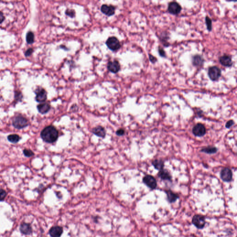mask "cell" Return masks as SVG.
I'll list each match as a JSON object with an SVG mask.
<instances>
[{
	"label": "cell",
	"mask_w": 237,
	"mask_h": 237,
	"mask_svg": "<svg viewBox=\"0 0 237 237\" xmlns=\"http://www.w3.org/2000/svg\"><path fill=\"white\" fill-rule=\"evenodd\" d=\"M41 136L44 141L47 143H52L58 138V132L54 126H49L42 131Z\"/></svg>",
	"instance_id": "obj_1"
},
{
	"label": "cell",
	"mask_w": 237,
	"mask_h": 237,
	"mask_svg": "<svg viewBox=\"0 0 237 237\" xmlns=\"http://www.w3.org/2000/svg\"><path fill=\"white\" fill-rule=\"evenodd\" d=\"M27 120L21 116H17L13 120V126L14 128L18 129L24 128L28 126Z\"/></svg>",
	"instance_id": "obj_2"
},
{
	"label": "cell",
	"mask_w": 237,
	"mask_h": 237,
	"mask_svg": "<svg viewBox=\"0 0 237 237\" xmlns=\"http://www.w3.org/2000/svg\"><path fill=\"white\" fill-rule=\"evenodd\" d=\"M221 75V71L220 68L216 66L209 68L208 71V76L213 81L218 80Z\"/></svg>",
	"instance_id": "obj_3"
},
{
	"label": "cell",
	"mask_w": 237,
	"mask_h": 237,
	"mask_svg": "<svg viewBox=\"0 0 237 237\" xmlns=\"http://www.w3.org/2000/svg\"><path fill=\"white\" fill-rule=\"evenodd\" d=\"M106 45L110 50L113 51H117L120 47V43L115 37L109 38L106 41Z\"/></svg>",
	"instance_id": "obj_4"
},
{
	"label": "cell",
	"mask_w": 237,
	"mask_h": 237,
	"mask_svg": "<svg viewBox=\"0 0 237 237\" xmlns=\"http://www.w3.org/2000/svg\"><path fill=\"white\" fill-rule=\"evenodd\" d=\"M168 10L170 14L173 15H177L181 11L182 7L177 2L172 1L169 3Z\"/></svg>",
	"instance_id": "obj_5"
},
{
	"label": "cell",
	"mask_w": 237,
	"mask_h": 237,
	"mask_svg": "<svg viewBox=\"0 0 237 237\" xmlns=\"http://www.w3.org/2000/svg\"><path fill=\"white\" fill-rule=\"evenodd\" d=\"M192 222L196 227L202 229L205 226V218L201 215H196L193 218Z\"/></svg>",
	"instance_id": "obj_6"
},
{
	"label": "cell",
	"mask_w": 237,
	"mask_h": 237,
	"mask_svg": "<svg viewBox=\"0 0 237 237\" xmlns=\"http://www.w3.org/2000/svg\"><path fill=\"white\" fill-rule=\"evenodd\" d=\"M193 133L198 137L203 136L206 133V129L204 126L201 123H198L193 128Z\"/></svg>",
	"instance_id": "obj_7"
},
{
	"label": "cell",
	"mask_w": 237,
	"mask_h": 237,
	"mask_svg": "<svg viewBox=\"0 0 237 237\" xmlns=\"http://www.w3.org/2000/svg\"><path fill=\"white\" fill-rule=\"evenodd\" d=\"M143 182L147 186L152 190L155 189L157 186L156 180L153 176L151 175H147L143 178Z\"/></svg>",
	"instance_id": "obj_8"
},
{
	"label": "cell",
	"mask_w": 237,
	"mask_h": 237,
	"mask_svg": "<svg viewBox=\"0 0 237 237\" xmlns=\"http://www.w3.org/2000/svg\"><path fill=\"white\" fill-rule=\"evenodd\" d=\"M221 177L224 181L229 182L233 178V173L229 168H225L221 171Z\"/></svg>",
	"instance_id": "obj_9"
},
{
	"label": "cell",
	"mask_w": 237,
	"mask_h": 237,
	"mask_svg": "<svg viewBox=\"0 0 237 237\" xmlns=\"http://www.w3.org/2000/svg\"><path fill=\"white\" fill-rule=\"evenodd\" d=\"M219 61L223 66L227 67L232 66L233 64L232 58L229 55H224L220 57Z\"/></svg>",
	"instance_id": "obj_10"
},
{
	"label": "cell",
	"mask_w": 237,
	"mask_h": 237,
	"mask_svg": "<svg viewBox=\"0 0 237 237\" xmlns=\"http://www.w3.org/2000/svg\"><path fill=\"white\" fill-rule=\"evenodd\" d=\"M120 66L118 61L114 60L113 62H109L108 63V69L110 72L116 73L120 69Z\"/></svg>",
	"instance_id": "obj_11"
},
{
	"label": "cell",
	"mask_w": 237,
	"mask_h": 237,
	"mask_svg": "<svg viewBox=\"0 0 237 237\" xmlns=\"http://www.w3.org/2000/svg\"><path fill=\"white\" fill-rule=\"evenodd\" d=\"M100 10L102 13L108 16H113L115 13V8L112 6L103 5Z\"/></svg>",
	"instance_id": "obj_12"
},
{
	"label": "cell",
	"mask_w": 237,
	"mask_h": 237,
	"mask_svg": "<svg viewBox=\"0 0 237 237\" xmlns=\"http://www.w3.org/2000/svg\"><path fill=\"white\" fill-rule=\"evenodd\" d=\"M63 232V229L62 227L56 226L51 228L49 231V233L52 237H60Z\"/></svg>",
	"instance_id": "obj_13"
},
{
	"label": "cell",
	"mask_w": 237,
	"mask_h": 237,
	"mask_svg": "<svg viewBox=\"0 0 237 237\" xmlns=\"http://www.w3.org/2000/svg\"><path fill=\"white\" fill-rule=\"evenodd\" d=\"M192 62L195 66L201 67L202 66L204 63V59L201 55L197 54L192 57Z\"/></svg>",
	"instance_id": "obj_14"
},
{
	"label": "cell",
	"mask_w": 237,
	"mask_h": 237,
	"mask_svg": "<svg viewBox=\"0 0 237 237\" xmlns=\"http://www.w3.org/2000/svg\"><path fill=\"white\" fill-rule=\"evenodd\" d=\"M36 100L38 103H43L47 99V93L45 89H42L38 92L36 96Z\"/></svg>",
	"instance_id": "obj_15"
},
{
	"label": "cell",
	"mask_w": 237,
	"mask_h": 237,
	"mask_svg": "<svg viewBox=\"0 0 237 237\" xmlns=\"http://www.w3.org/2000/svg\"><path fill=\"white\" fill-rule=\"evenodd\" d=\"M20 230L22 233L26 235L31 234L32 232L31 227L28 224L23 223L21 225Z\"/></svg>",
	"instance_id": "obj_16"
},
{
	"label": "cell",
	"mask_w": 237,
	"mask_h": 237,
	"mask_svg": "<svg viewBox=\"0 0 237 237\" xmlns=\"http://www.w3.org/2000/svg\"><path fill=\"white\" fill-rule=\"evenodd\" d=\"M37 109L39 113L41 114H45L50 110L51 106L48 103L41 104L38 105Z\"/></svg>",
	"instance_id": "obj_17"
},
{
	"label": "cell",
	"mask_w": 237,
	"mask_h": 237,
	"mask_svg": "<svg viewBox=\"0 0 237 237\" xmlns=\"http://www.w3.org/2000/svg\"><path fill=\"white\" fill-rule=\"evenodd\" d=\"M92 132L96 135L100 137H102V138L104 137L106 135L104 129L102 126H97L96 128H94L93 129Z\"/></svg>",
	"instance_id": "obj_18"
},
{
	"label": "cell",
	"mask_w": 237,
	"mask_h": 237,
	"mask_svg": "<svg viewBox=\"0 0 237 237\" xmlns=\"http://www.w3.org/2000/svg\"><path fill=\"white\" fill-rule=\"evenodd\" d=\"M158 176L159 177H160L162 179H163V180H167L169 181H171V176L170 173L166 170H165L164 169L160 170L159 173H158Z\"/></svg>",
	"instance_id": "obj_19"
},
{
	"label": "cell",
	"mask_w": 237,
	"mask_h": 237,
	"mask_svg": "<svg viewBox=\"0 0 237 237\" xmlns=\"http://www.w3.org/2000/svg\"><path fill=\"white\" fill-rule=\"evenodd\" d=\"M152 165L157 170H161L164 169V162L162 160L156 159L152 162Z\"/></svg>",
	"instance_id": "obj_20"
},
{
	"label": "cell",
	"mask_w": 237,
	"mask_h": 237,
	"mask_svg": "<svg viewBox=\"0 0 237 237\" xmlns=\"http://www.w3.org/2000/svg\"><path fill=\"white\" fill-rule=\"evenodd\" d=\"M166 193L167 195L168 200L171 202H175L178 198V196L176 194H174V193L172 192L171 191H167Z\"/></svg>",
	"instance_id": "obj_21"
},
{
	"label": "cell",
	"mask_w": 237,
	"mask_h": 237,
	"mask_svg": "<svg viewBox=\"0 0 237 237\" xmlns=\"http://www.w3.org/2000/svg\"><path fill=\"white\" fill-rule=\"evenodd\" d=\"M7 138L8 141L12 143H17L21 139L20 136L17 134L10 135L7 136Z\"/></svg>",
	"instance_id": "obj_22"
},
{
	"label": "cell",
	"mask_w": 237,
	"mask_h": 237,
	"mask_svg": "<svg viewBox=\"0 0 237 237\" xmlns=\"http://www.w3.org/2000/svg\"><path fill=\"white\" fill-rule=\"evenodd\" d=\"M201 151L202 152L208 153V154H213V153H216L217 151V149L215 147L208 146V147H205V148L202 149Z\"/></svg>",
	"instance_id": "obj_23"
},
{
	"label": "cell",
	"mask_w": 237,
	"mask_h": 237,
	"mask_svg": "<svg viewBox=\"0 0 237 237\" xmlns=\"http://www.w3.org/2000/svg\"><path fill=\"white\" fill-rule=\"evenodd\" d=\"M26 40L27 43L29 44H32L34 41V35L32 32H29L27 34Z\"/></svg>",
	"instance_id": "obj_24"
},
{
	"label": "cell",
	"mask_w": 237,
	"mask_h": 237,
	"mask_svg": "<svg viewBox=\"0 0 237 237\" xmlns=\"http://www.w3.org/2000/svg\"><path fill=\"white\" fill-rule=\"evenodd\" d=\"M205 21H206V26L207 27V29L209 31H211L212 29V20H211L209 17H206V19H205Z\"/></svg>",
	"instance_id": "obj_25"
},
{
	"label": "cell",
	"mask_w": 237,
	"mask_h": 237,
	"mask_svg": "<svg viewBox=\"0 0 237 237\" xmlns=\"http://www.w3.org/2000/svg\"><path fill=\"white\" fill-rule=\"evenodd\" d=\"M23 153L24 155L27 157H31L33 156L34 154L33 151L29 149H25L23 150Z\"/></svg>",
	"instance_id": "obj_26"
},
{
	"label": "cell",
	"mask_w": 237,
	"mask_h": 237,
	"mask_svg": "<svg viewBox=\"0 0 237 237\" xmlns=\"http://www.w3.org/2000/svg\"><path fill=\"white\" fill-rule=\"evenodd\" d=\"M7 193L4 190L0 188V201H2L5 198Z\"/></svg>",
	"instance_id": "obj_27"
},
{
	"label": "cell",
	"mask_w": 237,
	"mask_h": 237,
	"mask_svg": "<svg viewBox=\"0 0 237 237\" xmlns=\"http://www.w3.org/2000/svg\"><path fill=\"white\" fill-rule=\"evenodd\" d=\"M149 59L150 60L151 62L153 63H155L157 61V59L154 56H153V55H151V54H149Z\"/></svg>",
	"instance_id": "obj_28"
},
{
	"label": "cell",
	"mask_w": 237,
	"mask_h": 237,
	"mask_svg": "<svg viewBox=\"0 0 237 237\" xmlns=\"http://www.w3.org/2000/svg\"><path fill=\"white\" fill-rule=\"evenodd\" d=\"M159 54L160 55L161 57H166V53L165 52V51L163 50V49H162L161 48H159Z\"/></svg>",
	"instance_id": "obj_29"
},
{
	"label": "cell",
	"mask_w": 237,
	"mask_h": 237,
	"mask_svg": "<svg viewBox=\"0 0 237 237\" xmlns=\"http://www.w3.org/2000/svg\"><path fill=\"white\" fill-rule=\"evenodd\" d=\"M233 124H234V121H233V120H229V121L227 122V124H226V127L227 128H229L231 126L233 125Z\"/></svg>",
	"instance_id": "obj_30"
},
{
	"label": "cell",
	"mask_w": 237,
	"mask_h": 237,
	"mask_svg": "<svg viewBox=\"0 0 237 237\" xmlns=\"http://www.w3.org/2000/svg\"><path fill=\"white\" fill-rule=\"evenodd\" d=\"M32 52H33V49H32V48H29V49H28L27 51L25 52V56H27V57H28V56H30V55L32 54Z\"/></svg>",
	"instance_id": "obj_31"
},
{
	"label": "cell",
	"mask_w": 237,
	"mask_h": 237,
	"mask_svg": "<svg viewBox=\"0 0 237 237\" xmlns=\"http://www.w3.org/2000/svg\"><path fill=\"white\" fill-rule=\"evenodd\" d=\"M125 131L123 129H120L116 131V134L118 136H122L124 134Z\"/></svg>",
	"instance_id": "obj_32"
},
{
	"label": "cell",
	"mask_w": 237,
	"mask_h": 237,
	"mask_svg": "<svg viewBox=\"0 0 237 237\" xmlns=\"http://www.w3.org/2000/svg\"><path fill=\"white\" fill-rule=\"evenodd\" d=\"M21 95L20 93H19V92H18L17 93H16V95H15V98H16V100H19L21 99Z\"/></svg>",
	"instance_id": "obj_33"
},
{
	"label": "cell",
	"mask_w": 237,
	"mask_h": 237,
	"mask_svg": "<svg viewBox=\"0 0 237 237\" xmlns=\"http://www.w3.org/2000/svg\"><path fill=\"white\" fill-rule=\"evenodd\" d=\"M4 19H5V17H4L3 13L1 12H0V23L3 21Z\"/></svg>",
	"instance_id": "obj_34"
}]
</instances>
